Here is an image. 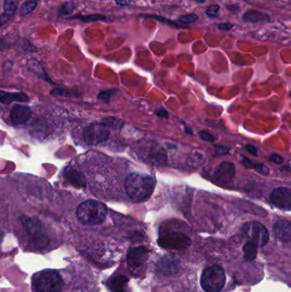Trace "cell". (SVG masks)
<instances>
[{
  "label": "cell",
  "instance_id": "obj_3",
  "mask_svg": "<svg viewBox=\"0 0 291 292\" xmlns=\"http://www.w3.org/2000/svg\"><path fill=\"white\" fill-rule=\"evenodd\" d=\"M32 286L36 292H61L64 280L57 271L44 270L33 276Z\"/></svg>",
  "mask_w": 291,
  "mask_h": 292
},
{
  "label": "cell",
  "instance_id": "obj_23",
  "mask_svg": "<svg viewBox=\"0 0 291 292\" xmlns=\"http://www.w3.org/2000/svg\"><path fill=\"white\" fill-rule=\"evenodd\" d=\"M20 0H4L3 10L5 14L12 15L19 7Z\"/></svg>",
  "mask_w": 291,
  "mask_h": 292
},
{
  "label": "cell",
  "instance_id": "obj_33",
  "mask_svg": "<svg viewBox=\"0 0 291 292\" xmlns=\"http://www.w3.org/2000/svg\"><path fill=\"white\" fill-rule=\"evenodd\" d=\"M219 29L221 30H225V31H229L232 29V25L230 23H221V24H219Z\"/></svg>",
  "mask_w": 291,
  "mask_h": 292
},
{
  "label": "cell",
  "instance_id": "obj_31",
  "mask_svg": "<svg viewBox=\"0 0 291 292\" xmlns=\"http://www.w3.org/2000/svg\"><path fill=\"white\" fill-rule=\"evenodd\" d=\"M270 160H271V162H274L275 164H280V163L284 162V159L282 158L281 156L278 155V154L272 155V156H270Z\"/></svg>",
  "mask_w": 291,
  "mask_h": 292
},
{
  "label": "cell",
  "instance_id": "obj_30",
  "mask_svg": "<svg viewBox=\"0 0 291 292\" xmlns=\"http://www.w3.org/2000/svg\"><path fill=\"white\" fill-rule=\"evenodd\" d=\"M11 18V15L9 14H3V15H0V28L2 26L4 25L5 23H8Z\"/></svg>",
  "mask_w": 291,
  "mask_h": 292
},
{
  "label": "cell",
  "instance_id": "obj_22",
  "mask_svg": "<svg viewBox=\"0 0 291 292\" xmlns=\"http://www.w3.org/2000/svg\"><path fill=\"white\" fill-rule=\"evenodd\" d=\"M38 0H28L25 3H23L21 9H20V16H29L32 14L36 8L38 6Z\"/></svg>",
  "mask_w": 291,
  "mask_h": 292
},
{
  "label": "cell",
  "instance_id": "obj_4",
  "mask_svg": "<svg viewBox=\"0 0 291 292\" xmlns=\"http://www.w3.org/2000/svg\"><path fill=\"white\" fill-rule=\"evenodd\" d=\"M226 284V273L221 266L214 265L202 272L201 286L205 292H220Z\"/></svg>",
  "mask_w": 291,
  "mask_h": 292
},
{
  "label": "cell",
  "instance_id": "obj_13",
  "mask_svg": "<svg viewBox=\"0 0 291 292\" xmlns=\"http://www.w3.org/2000/svg\"><path fill=\"white\" fill-rule=\"evenodd\" d=\"M276 237L284 242H289L291 238V224L288 220H279L273 226Z\"/></svg>",
  "mask_w": 291,
  "mask_h": 292
},
{
  "label": "cell",
  "instance_id": "obj_12",
  "mask_svg": "<svg viewBox=\"0 0 291 292\" xmlns=\"http://www.w3.org/2000/svg\"><path fill=\"white\" fill-rule=\"evenodd\" d=\"M32 111L28 106L16 105L10 111V120L14 125H20L29 121L32 117Z\"/></svg>",
  "mask_w": 291,
  "mask_h": 292
},
{
  "label": "cell",
  "instance_id": "obj_28",
  "mask_svg": "<svg viewBox=\"0 0 291 292\" xmlns=\"http://www.w3.org/2000/svg\"><path fill=\"white\" fill-rule=\"evenodd\" d=\"M199 137L204 141H208V142H214L216 140V138L213 136L211 134H209L207 131H201L199 132Z\"/></svg>",
  "mask_w": 291,
  "mask_h": 292
},
{
  "label": "cell",
  "instance_id": "obj_21",
  "mask_svg": "<svg viewBox=\"0 0 291 292\" xmlns=\"http://www.w3.org/2000/svg\"><path fill=\"white\" fill-rule=\"evenodd\" d=\"M243 21L248 23H257L265 20H269V17L262 13L258 12L256 10H249L243 16Z\"/></svg>",
  "mask_w": 291,
  "mask_h": 292
},
{
  "label": "cell",
  "instance_id": "obj_35",
  "mask_svg": "<svg viewBox=\"0 0 291 292\" xmlns=\"http://www.w3.org/2000/svg\"><path fill=\"white\" fill-rule=\"evenodd\" d=\"M115 3L121 6H128L131 3L130 0H115Z\"/></svg>",
  "mask_w": 291,
  "mask_h": 292
},
{
  "label": "cell",
  "instance_id": "obj_25",
  "mask_svg": "<svg viewBox=\"0 0 291 292\" xmlns=\"http://www.w3.org/2000/svg\"><path fill=\"white\" fill-rule=\"evenodd\" d=\"M80 19L83 22H96V21H99V20L105 19V16H101V15H92V16H74L72 17L71 19Z\"/></svg>",
  "mask_w": 291,
  "mask_h": 292
},
{
  "label": "cell",
  "instance_id": "obj_6",
  "mask_svg": "<svg viewBox=\"0 0 291 292\" xmlns=\"http://www.w3.org/2000/svg\"><path fill=\"white\" fill-rule=\"evenodd\" d=\"M110 129L105 122H97L91 124L85 128L83 133L84 140L88 145L96 146L103 143L109 140Z\"/></svg>",
  "mask_w": 291,
  "mask_h": 292
},
{
  "label": "cell",
  "instance_id": "obj_1",
  "mask_svg": "<svg viewBox=\"0 0 291 292\" xmlns=\"http://www.w3.org/2000/svg\"><path fill=\"white\" fill-rule=\"evenodd\" d=\"M156 181L151 175L133 172L125 181V191L128 197L135 203H140L151 197Z\"/></svg>",
  "mask_w": 291,
  "mask_h": 292
},
{
  "label": "cell",
  "instance_id": "obj_29",
  "mask_svg": "<svg viewBox=\"0 0 291 292\" xmlns=\"http://www.w3.org/2000/svg\"><path fill=\"white\" fill-rule=\"evenodd\" d=\"M73 92H71L70 90L54 89L52 90L51 93H53V94H57V95L75 96L74 94H73Z\"/></svg>",
  "mask_w": 291,
  "mask_h": 292
},
{
  "label": "cell",
  "instance_id": "obj_2",
  "mask_svg": "<svg viewBox=\"0 0 291 292\" xmlns=\"http://www.w3.org/2000/svg\"><path fill=\"white\" fill-rule=\"evenodd\" d=\"M108 210L99 201L87 200L78 207L76 216L80 222L87 225L102 224L106 219Z\"/></svg>",
  "mask_w": 291,
  "mask_h": 292
},
{
  "label": "cell",
  "instance_id": "obj_10",
  "mask_svg": "<svg viewBox=\"0 0 291 292\" xmlns=\"http://www.w3.org/2000/svg\"><path fill=\"white\" fill-rule=\"evenodd\" d=\"M236 169L234 163L230 162H221L214 174V181L219 184H228L235 176Z\"/></svg>",
  "mask_w": 291,
  "mask_h": 292
},
{
  "label": "cell",
  "instance_id": "obj_18",
  "mask_svg": "<svg viewBox=\"0 0 291 292\" xmlns=\"http://www.w3.org/2000/svg\"><path fill=\"white\" fill-rule=\"evenodd\" d=\"M66 177L71 184H74L75 186L82 187L86 184V180L84 178L83 175L76 169H68L66 173Z\"/></svg>",
  "mask_w": 291,
  "mask_h": 292
},
{
  "label": "cell",
  "instance_id": "obj_14",
  "mask_svg": "<svg viewBox=\"0 0 291 292\" xmlns=\"http://www.w3.org/2000/svg\"><path fill=\"white\" fill-rule=\"evenodd\" d=\"M157 268L164 275H171L178 271V264L174 258L166 256L159 260Z\"/></svg>",
  "mask_w": 291,
  "mask_h": 292
},
{
  "label": "cell",
  "instance_id": "obj_19",
  "mask_svg": "<svg viewBox=\"0 0 291 292\" xmlns=\"http://www.w3.org/2000/svg\"><path fill=\"white\" fill-rule=\"evenodd\" d=\"M242 162L248 169H255L256 171L259 172L262 175H267L269 173V168L266 164L253 162L246 156H242Z\"/></svg>",
  "mask_w": 291,
  "mask_h": 292
},
{
  "label": "cell",
  "instance_id": "obj_5",
  "mask_svg": "<svg viewBox=\"0 0 291 292\" xmlns=\"http://www.w3.org/2000/svg\"><path fill=\"white\" fill-rule=\"evenodd\" d=\"M242 233L249 241L253 242L258 247L265 246L269 241V232L267 229L257 221L247 222L242 227Z\"/></svg>",
  "mask_w": 291,
  "mask_h": 292
},
{
  "label": "cell",
  "instance_id": "obj_24",
  "mask_svg": "<svg viewBox=\"0 0 291 292\" xmlns=\"http://www.w3.org/2000/svg\"><path fill=\"white\" fill-rule=\"evenodd\" d=\"M75 10V5L72 2H67L62 4L59 10H58V16H69L70 14L74 12Z\"/></svg>",
  "mask_w": 291,
  "mask_h": 292
},
{
  "label": "cell",
  "instance_id": "obj_32",
  "mask_svg": "<svg viewBox=\"0 0 291 292\" xmlns=\"http://www.w3.org/2000/svg\"><path fill=\"white\" fill-rule=\"evenodd\" d=\"M156 114L162 118H168V116H169L168 112L166 111V110L163 108H160L159 110H157V111H156Z\"/></svg>",
  "mask_w": 291,
  "mask_h": 292
},
{
  "label": "cell",
  "instance_id": "obj_7",
  "mask_svg": "<svg viewBox=\"0 0 291 292\" xmlns=\"http://www.w3.org/2000/svg\"><path fill=\"white\" fill-rule=\"evenodd\" d=\"M23 225L32 242L38 246H45L48 243V238L45 229L37 219L32 218H23Z\"/></svg>",
  "mask_w": 291,
  "mask_h": 292
},
{
  "label": "cell",
  "instance_id": "obj_9",
  "mask_svg": "<svg viewBox=\"0 0 291 292\" xmlns=\"http://www.w3.org/2000/svg\"><path fill=\"white\" fill-rule=\"evenodd\" d=\"M270 200L273 206L280 210H291V190L288 187H278L270 195Z\"/></svg>",
  "mask_w": 291,
  "mask_h": 292
},
{
  "label": "cell",
  "instance_id": "obj_17",
  "mask_svg": "<svg viewBox=\"0 0 291 292\" xmlns=\"http://www.w3.org/2000/svg\"><path fill=\"white\" fill-rule=\"evenodd\" d=\"M128 283V279L127 277L122 275L114 277L109 280V289L113 292H126V287Z\"/></svg>",
  "mask_w": 291,
  "mask_h": 292
},
{
  "label": "cell",
  "instance_id": "obj_15",
  "mask_svg": "<svg viewBox=\"0 0 291 292\" xmlns=\"http://www.w3.org/2000/svg\"><path fill=\"white\" fill-rule=\"evenodd\" d=\"M29 97L26 95L25 93H21V92H3L0 91V102L4 105H9L12 102H28L29 101Z\"/></svg>",
  "mask_w": 291,
  "mask_h": 292
},
{
  "label": "cell",
  "instance_id": "obj_8",
  "mask_svg": "<svg viewBox=\"0 0 291 292\" xmlns=\"http://www.w3.org/2000/svg\"><path fill=\"white\" fill-rule=\"evenodd\" d=\"M158 244L161 247L170 250H182L189 247L192 241L188 236L183 233H171L162 236L158 239Z\"/></svg>",
  "mask_w": 291,
  "mask_h": 292
},
{
  "label": "cell",
  "instance_id": "obj_27",
  "mask_svg": "<svg viewBox=\"0 0 291 292\" xmlns=\"http://www.w3.org/2000/svg\"><path fill=\"white\" fill-rule=\"evenodd\" d=\"M220 11V6L217 4H213L211 6L208 8V10H206V15L209 16V17H216L218 16Z\"/></svg>",
  "mask_w": 291,
  "mask_h": 292
},
{
  "label": "cell",
  "instance_id": "obj_20",
  "mask_svg": "<svg viewBox=\"0 0 291 292\" xmlns=\"http://www.w3.org/2000/svg\"><path fill=\"white\" fill-rule=\"evenodd\" d=\"M257 249L258 246L253 242L248 241L243 245V251L244 252V259L248 261H251L256 259L257 256Z\"/></svg>",
  "mask_w": 291,
  "mask_h": 292
},
{
  "label": "cell",
  "instance_id": "obj_26",
  "mask_svg": "<svg viewBox=\"0 0 291 292\" xmlns=\"http://www.w3.org/2000/svg\"><path fill=\"white\" fill-rule=\"evenodd\" d=\"M197 19H198L197 16H195L194 14H189V15H186V16H180L179 21L184 24H191V23H195Z\"/></svg>",
  "mask_w": 291,
  "mask_h": 292
},
{
  "label": "cell",
  "instance_id": "obj_34",
  "mask_svg": "<svg viewBox=\"0 0 291 292\" xmlns=\"http://www.w3.org/2000/svg\"><path fill=\"white\" fill-rule=\"evenodd\" d=\"M246 149L247 151L250 152V154H252L254 156H257V149L255 146L248 145V146H246Z\"/></svg>",
  "mask_w": 291,
  "mask_h": 292
},
{
  "label": "cell",
  "instance_id": "obj_16",
  "mask_svg": "<svg viewBox=\"0 0 291 292\" xmlns=\"http://www.w3.org/2000/svg\"><path fill=\"white\" fill-rule=\"evenodd\" d=\"M27 66L29 68V70L30 71H32V73H35L37 76L41 78V79H45L48 82H51V79L49 78L47 73L45 72V70H44V68L42 66L38 60H36L34 58H30L28 60L27 63Z\"/></svg>",
  "mask_w": 291,
  "mask_h": 292
},
{
  "label": "cell",
  "instance_id": "obj_36",
  "mask_svg": "<svg viewBox=\"0 0 291 292\" xmlns=\"http://www.w3.org/2000/svg\"><path fill=\"white\" fill-rule=\"evenodd\" d=\"M193 1H195L196 3H205V0H193Z\"/></svg>",
  "mask_w": 291,
  "mask_h": 292
},
{
  "label": "cell",
  "instance_id": "obj_11",
  "mask_svg": "<svg viewBox=\"0 0 291 292\" xmlns=\"http://www.w3.org/2000/svg\"><path fill=\"white\" fill-rule=\"evenodd\" d=\"M148 256H149V251L146 248H134L128 253V265L134 268L141 267L147 260Z\"/></svg>",
  "mask_w": 291,
  "mask_h": 292
}]
</instances>
